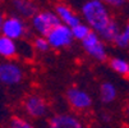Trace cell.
<instances>
[{
	"label": "cell",
	"instance_id": "6da1fadb",
	"mask_svg": "<svg viewBox=\"0 0 129 128\" xmlns=\"http://www.w3.org/2000/svg\"><path fill=\"white\" fill-rule=\"evenodd\" d=\"M82 18L91 31L100 33L113 19L107 5L100 0H89L82 5Z\"/></svg>",
	"mask_w": 129,
	"mask_h": 128
},
{
	"label": "cell",
	"instance_id": "7a4b0ae2",
	"mask_svg": "<svg viewBox=\"0 0 129 128\" xmlns=\"http://www.w3.org/2000/svg\"><path fill=\"white\" fill-rule=\"evenodd\" d=\"M31 24L41 37H46L54 27L60 24V21L54 10H39L31 18Z\"/></svg>",
	"mask_w": 129,
	"mask_h": 128
},
{
	"label": "cell",
	"instance_id": "3957f363",
	"mask_svg": "<svg viewBox=\"0 0 129 128\" xmlns=\"http://www.w3.org/2000/svg\"><path fill=\"white\" fill-rule=\"evenodd\" d=\"M28 28L26 22L23 21V18L19 15H9L4 17V21L0 27V32L5 37L15 41L22 39L23 36H26Z\"/></svg>",
	"mask_w": 129,
	"mask_h": 128
},
{
	"label": "cell",
	"instance_id": "277c9868",
	"mask_svg": "<svg viewBox=\"0 0 129 128\" xmlns=\"http://www.w3.org/2000/svg\"><path fill=\"white\" fill-rule=\"evenodd\" d=\"M82 45H83L84 51L89 57H92L93 59H96L99 62H105L106 60L107 53H106L105 44L96 32L91 31L87 37L82 41Z\"/></svg>",
	"mask_w": 129,
	"mask_h": 128
},
{
	"label": "cell",
	"instance_id": "5b68a950",
	"mask_svg": "<svg viewBox=\"0 0 129 128\" xmlns=\"http://www.w3.org/2000/svg\"><path fill=\"white\" fill-rule=\"evenodd\" d=\"M50 45V49H63L69 46L73 42V36L72 31L69 27L65 24H58L56 27H54L45 37Z\"/></svg>",
	"mask_w": 129,
	"mask_h": 128
},
{
	"label": "cell",
	"instance_id": "8992f818",
	"mask_svg": "<svg viewBox=\"0 0 129 128\" xmlns=\"http://www.w3.org/2000/svg\"><path fill=\"white\" fill-rule=\"evenodd\" d=\"M24 77L22 67L14 62H4L0 64V83L13 86L21 83Z\"/></svg>",
	"mask_w": 129,
	"mask_h": 128
},
{
	"label": "cell",
	"instance_id": "52a82bcc",
	"mask_svg": "<svg viewBox=\"0 0 129 128\" xmlns=\"http://www.w3.org/2000/svg\"><path fill=\"white\" fill-rule=\"evenodd\" d=\"M24 110L31 118H42L49 113V104L46 99L41 95L32 94L24 99Z\"/></svg>",
	"mask_w": 129,
	"mask_h": 128
},
{
	"label": "cell",
	"instance_id": "ba28073f",
	"mask_svg": "<svg viewBox=\"0 0 129 128\" xmlns=\"http://www.w3.org/2000/svg\"><path fill=\"white\" fill-rule=\"evenodd\" d=\"M67 100L69 105L77 112H84L92 106V97L87 91L79 87H70L67 91Z\"/></svg>",
	"mask_w": 129,
	"mask_h": 128
},
{
	"label": "cell",
	"instance_id": "9c48e42d",
	"mask_svg": "<svg viewBox=\"0 0 129 128\" xmlns=\"http://www.w3.org/2000/svg\"><path fill=\"white\" fill-rule=\"evenodd\" d=\"M49 128H87V125L76 114L59 113L49 119Z\"/></svg>",
	"mask_w": 129,
	"mask_h": 128
},
{
	"label": "cell",
	"instance_id": "30bf717a",
	"mask_svg": "<svg viewBox=\"0 0 129 128\" xmlns=\"http://www.w3.org/2000/svg\"><path fill=\"white\" fill-rule=\"evenodd\" d=\"M54 13L56 14V17L59 18L60 23L65 24L69 28H73L74 26H77V24H79L82 22L81 17L67 4H56L55 5Z\"/></svg>",
	"mask_w": 129,
	"mask_h": 128
},
{
	"label": "cell",
	"instance_id": "8fae6325",
	"mask_svg": "<svg viewBox=\"0 0 129 128\" xmlns=\"http://www.w3.org/2000/svg\"><path fill=\"white\" fill-rule=\"evenodd\" d=\"M18 53V45L15 41L0 35V57L5 59H12Z\"/></svg>",
	"mask_w": 129,
	"mask_h": 128
},
{
	"label": "cell",
	"instance_id": "7c38bea8",
	"mask_svg": "<svg viewBox=\"0 0 129 128\" xmlns=\"http://www.w3.org/2000/svg\"><path fill=\"white\" fill-rule=\"evenodd\" d=\"M120 30H121L120 23H119L118 21H115V19H111V21H110V23H109L100 33H97V35L100 36V39H101L102 41L114 42L115 39L118 37V35L120 33Z\"/></svg>",
	"mask_w": 129,
	"mask_h": 128
},
{
	"label": "cell",
	"instance_id": "4fadbf2b",
	"mask_svg": "<svg viewBox=\"0 0 129 128\" xmlns=\"http://www.w3.org/2000/svg\"><path fill=\"white\" fill-rule=\"evenodd\" d=\"M116 96H118V90L113 83L105 82V83L101 85V87H100V97H101L102 103L110 104V103L115 101Z\"/></svg>",
	"mask_w": 129,
	"mask_h": 128
},
{
	"label": "cell",
	"instance_id": "5bb4252c",
	"mask_svg": "<svg viewBox=\"0 0 129 128\" xmlns=\"http://www.w3.org/2000/svg\"><path fill=\"white\" fill-rule=\"evenodd\" d=\"M13 5L15 7L18 13H19L22 17H26V18H32L36 13L39 12L37 7L31 2H21V0H18V2L13 3Z\"/></svg>",
	"mask_w": 129,
	"mask_h": 128
},
{
	"label": "cell",
	"instance_id": "9a60e30c",
	"mask_svg": "<svg viewBox=\"0 0 129 128\" xmlns=\"http://www.w3.org/2000/svg\"><path fill=\"white\" fill-rule=\"evenodd\" d=\"M110 67L118 74L129 76V62H126L123 58H113L110 60Z\"/></svg>",
	"mask_w": 129,
	"mask_h": 128
},
{
	"label": "cell",
	"instance_id": "2e32d148",
	"mask_svg": "<svg viewBox=\"0 0 129 128\" xmlns=\"http://www.w3.org/2000/svg\"><path fill=\"white\" fill-rule=\"evenodd\" d=\"M70 31H72L73 40H79V41H83L88 36V33L91 32L89 27L86 23H83V22H81L79 24H77L73 28H70Z\"/></svg>",
	"mask_w": 129,
	"mask_h": 128
},
{
	"label": "cell",
	"instance_id": "e0dca14e",
	"mask_svg": "<svg viewBox=\"0 0 129 128\" xmlns=\"http://www.w3.org/2000/svg\"><path fill=\"white\" fill-rule=\"evenodd\" d=\"M113 44L120 49H125L129 46V22L120 30V33L118 35V37Z\"/></svg>",
	"mask_w": 129,
	"mask_h": 128
},
{
	"label": "cell",
	"instance_id": "ac0fdd59",
	"mask_svg": "<svg viewBox=\"0 0 129 128\" xmlns=\"http://www.w3.org/2000/svg\"><path fill=\"white\" fill-rule=\"evenodd\" d=\"M9 128H36L29 120L22 117H13Z\"/></svg>",
	"mask_w": 129,
	"mask_h": 128
},
{
	"label": "cell",
	"instance_id": "d6986e66",
	"mask_svg": "<svg viewBox=\"0 0 129 128\" xmlns=\"http://www.w3.org/2000/svg\"><path fill=\"white\" fill-rule=\"evenodd\" d=\"M33 49L40 51V53H46V51L50 50V45H49V42L45 37L39 36V37H36L35 41H33Z\"/></svg>",
	"mask_w": 129,
	"mask_h": 128
},
{
	"label": "cell",
	"instance_id": "ffe728a7",
	"mask_svg": "<svg viewBox=\"0 0 129 128\" xmlns=\"http://www.w3.org/2000/svg\"><path fill=\"white\" fill-rule=\"evenodd\" d=\"M106 5H110V7H121V5H124L125 4V2L124 0H109L107 3H105Z\"/></svg>",
	"mask_w": 129,
	"mask_h": 128
},
{
	"label": "cell",
	"instance_id": "44dd1931",
	"mask_svg": "<svg viewBox=\"0 0 129 128\" xmlns=\"http://www.w3.org/2000/svg\"><path fill=\"white\" fill-rule=\"evenodd\" d=\"M124 114H125L126 119L129 120V101L125 104V108H124Z\"/></svg>",
	"mask_w": 129,
	"mask_h": 128
},
{
	"label": "cell",
	"instance_id": "7402d4cb",
	"mask_svg": "<svg viewBox=\"0 0 129 128\" xmlns=\"http://www.w3.org/2000/svg\"><path fill=\"white\" fill-rule=\"evenodd\" d=\"M3 21H4V14H3L2 9H0V27H2V23H3Z\"/></svg>",
	"mask_w": 129,
	"mask_h": 128
}]
</instances>
